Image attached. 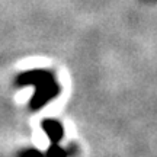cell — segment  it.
<instances>
[{
    "mask_svg": "<svg viewBox=\"0 0 157 157\" xmlns=\"http://www.w3.org/2000/svg\"><path fill=\"white\" fill-rule=\"evenodd\" d=\"M17 87L32 86L35 89L34 95L29 101L31 111H39L48 103L54 101L61 93V86L57 82L56 74L47 68H34L17 74L15 78Z\"/></svg>",
    "mask_w": 157,
    "mask_h": 157,
    "instance_id": "obj_1",
    "label": "cell"
},
{
    "mask_svg": "<svg viewBox=\"0 0 157 157\" xmlns=\"http://www.w3.org/2000/svg\"><path fill=\"white\" fill-rule=\"evenodd\" d=\"M41 128L44 131V134L50 138L51 143H58L63 140L64 137V128H63V124L57 119H52V118H47V119H42L41 122Z\"/></svg>",
    "mask_w": 157,
    "mask_h": 157,
    "instance_id": "obj_2",
    "label": "cell"
},
{
    "mask_svg": "<svg viewBox=\"0 0 157 157\" xmlns=\"http://www.w3.org/2000/svg\"><path fill=\"white\" fill-rule=\"evenodd\" d=\"M45 156L47 157H70L71 153H70V147L68 148H63L58 143H51V146L45 151Z\"/></svg>",
    "mask_w": 157,
    "mask_h": 157,
    "instance_id": "obj_3",
    "label": "cell"
},
{
    "mask_svg": "<svg viewBox=\"0 0 157 157\" xmlns=\"http://www.w3.org/2000/svg\"><path fill=\"white\" fill-rule=\"evenodd\" d=\"M16 157H47L45 153H42L38 148H25L17 153Z\"/></svg>",
    "mask_w": 157,
    "mask_h": 157,
    "instance_id": "obj_4",
    "label": "cell"
}]
</instances>
